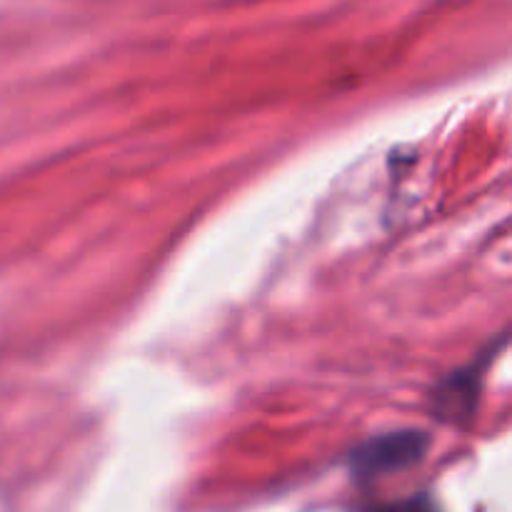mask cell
Wrapping results in <instances>:
<instances>
[{"label":"cell","instance_id":"obj_1","mask_svg":"<svg viewBox=\"0 0 512 512\" xmlns=\"http://www.w3.org/2000/svg\"><path fill=\"white\" fill-rule=\"evenodd\" d=\"M428 440L423 433H393L370 440L355 455V468L360 475H380L390 470L408 468L423 458Z\"/></svg>","mask_w":512,"mask_h":512},{"label":"cell","instance_id":"obj_2","mask_svg":"<svg viewBox=\"0 0 512 512\" xmlns=\"http://www.w3.org/2000/svg\"><path fill=\"white\" fill-rule=\"evenodd\" d=\"M385 512H435L433 503L425 498H415V500H408V503H400V505H393L390 510Z\"/></svg>","mask_w":512,"mask_h":512}]
</instances>
